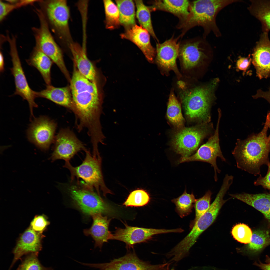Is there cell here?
Returning a JSON list of instances; mask_svg holds the SVG:
<instances>
[{
    "label": "cell",
    "instance_id": "cell-24",
    "mask_svg": "<svg viewBox=\"0 0 270 270\" xmlns=\"http://www.w3.org/2000/svg\"><path fill=\"white\" fill-rule=\"evenodd\" d=\"M36 97L45 98L56 104L67 108L73 111L74 104L70 89L68 86L55 87L47 85L44 89L35 92Z\"/></svg>",
    "mask_w": 270,
    "mask_h": 270
},
{
    "label": "cell",
    "instance_id": "cell-11",
    "mask_svg": "<svg viewBox=\"0 0 270 270\" xmlns=\"http://www.w3.org/2000/svg\"><path fill=\"white\" fill-rule=\"evenodd\" d=\"M7 36L6 39L9 44L12 64L10 70L14 77L16 87L14 95H20L27 101L32 116L33 108L38 106L35 101L36 98L35 91L30 88L28 82L18 56L16 38L13 36Z\"/></svg>",
    "mask_w": 270,
    "mask_h": 270
},
{
    "label": "cell",
    "instance_id": "cell-10",
    "mask_svg": "<svg viewBox=\"0 0 270 270\" xmlns=\"http://www.w3.org/2000/svg\"><path fill=\"white\" fill-rule=\"evenodd\" d=\"M39 2L41 4V10L47 22L70 44L72 42L68 26L70 11L66 1L39 0Z\"/></svg>",
    "mask_w": 270,
    "mask_h": 270
},
{
    "label": "cell",
    "instance_id": "cell-8",
    "mask_svg": "<svg viewBox=\"0 0 270 270\" xmlns=\"http://www.w3.org/2000/svg\"><path fill=\"white\" fill-rule=\"evenodd\" d=\"M231 184L228 180L223 181L220 189L209 209L197 220L190 233L181 240L184 246L190 248L201 234L214 222L221 208L227 201L224 199V197Z\"/></svg>",
    "mask_w": 270,
    "mask_h": 270
},
{
    "label": "cell",
    "instance_id": "cell-34",
    "mask_svg": "<svg viewBox=\"0 0 270 270\" xmlns=\"http://www.w3.org/2000/svg\"><path fill=\"white\" fill-rule=\"evenodd\" d=\"M103 2L106 28L111 30L118 28L120 22L119 12L117 6L111 0H104Z\"/></svg>",
    "mask_w": 270,
    "mask_h": 270
},
{
    "label": "cell",
    "instance_id": "cell-44",
    "mask_svg": "<svg viewBox=\"0 0 270 270\" xmlns=\"http://www.w3.org/2000/svg\"><path fill=\"white\" fill-rule=\"evenodd\" d=\"M254 264L259 267L261 270H270V263L265 264L260 262L258 263L255 262Z\"/></svg>",
    "mask_w": 270,
    "mask_h": 270
},
{
    "label": "cell",
    "instance_id": "cell-48",
    "mask_svg": "<svg viewBox=\"0 0 270 270\" xmlns=\"http://www.w3.org/2000/svg\"><path fill=\"white\" fill-rule=\"evenodd\" d=\"M230 176H232V175H230ZM233 176V178H234V177H233V176Z\"/></svg>",
    "mask_w": 270,
    "mask_h": 270
},
{
    "label": "cell",
    "instance_id": "cell-20",
    "mask_svg": "<svg viewBox=\"0 0 270 270\" xmlns=\"http://www.w3.org/2000/svg\"><path fill=\"white\" fill-rule=\"evenodd\" d=\"M42 235L31 227L22 234L13 250L14 258L8 270H10L15 262L24 255L31 253L38 254L42 250Z\"/></svg>",
    "mask_w": 270,
    "mask_h": 270
},
{
    "label": "cell",
    "instance_id": "cell-28",
    "mask_svg": "<svg viewBox=\"0 0 270 270\" xmlns=\"http://www.w3.org/2000/svg\"><path fill=\"white\" fill-rule=\"evenodd\" d=\"M248 9L260 22L262 32L270 31V0H251Z\"/></svg>",
    "mask_w": 270,
    "mask_h": 270
},
{
    "label": "cell",
    "instance_id": "cell-19",
    "mask_svg": "<svg viewBox=\"0 0 270 270\" xmlns=\"http://www.w3.org/2000/svg\"><path fill=\"white\" fill-rule=\"evenodd\" d=\"M252 62L260 79L270 77V40L268 33L262 32L253 48Z\"/></svg>",
    "mask_w": 270,
    "mask_h": 270
},
{
    "label": "cell",
    "instance_id": "cell-12",
    "mask_svg": "<svg viewBox=\"0 0 270 270\" xmlns=\"http://www.w3.org/2000/svg\"><path fill=\"white\" fill-rule=\"evenodd\" d=\"M171 262L152 265L140 259L135 252H130L110 262L98 264L84 263V265L99 270H170Z\"/></svg>",
    "mask_w": 270,
    "mask_h": 270
},
{
    "label": "cell",
    "instance_id": "cell-37",
    "mask_svg": "<svg viewBox=\"0 0 270 270\" xmlns=\"http://www.w3.org/2000/svg\"><path fill=\"white\" fill-rule=\"evenodd\" d=\"M232 234L234 238L239 242L248 244L251 241L252 232L248 226L240 223L234 227Z\"/></svg>",
    "mask_w": 270,
    "mask_h": 270
},
{
    "label": "cell",
    "instance_id": "cell-31",
    "mask_svg": "<svg viewBox=\"0 0 270 270\" xmlns=\"http://www.w3.org/2000/svg\"><path fill=\"white\" fill-rule=\"evenodd\" d=\"M167 116L170 122L176 127L180 128L183 125L184 119L180 104L172 90L170 92L168 100Z\"/></svg>",
    "mask_w": 270,
    "mask_h": 270
},
{
    "label": "cell",
    "instance_id": "cell-5",
    "mask_svg": "<svg viewBox=\"0 0 270 270\" xmlns=\"http://www.w3.org/2000/svg\"><path fill=\"white\" fill-rule=\"evenodd\" d=\"M84 160L80 165L74 167L69 161H65L63 167L68 169L71 174V181L76 178L84 181V183L90 188L95 190L100 196V191L106 196L112 192L106 186L103 179L101 169L102 158L92 156L88 151Z\"/></svg>",
    "mask_w": 270,
    "mask_h": 270
},
{
    "label": "cell",
    "instance_id": "cell-36",
    "mask_svg": "<svg viewBox=\"0 0 270 270\" xmlns=\"http://www.w3.org/2000/svg\"><path fill=\"white\" fill-rule=\"evenodd\" d=\"M20 260L21 262L17 270H53L52 268H46L41 264L38 258V254L31 253Z\"/></svg>",
    "mask_w": 270,
    "mask_h": 270
},
{
    "label": "cell",
    "instance_id": "cell-4",
    "mask_svg": "<svg viewBox=\"0 0 270 270\" xmlns=\"http://www.w3.org/2000/svg\"><path fill=\"white\" fill-rule=\"evenodd\" d=\"M218 80L216 79L206 86L190 88L182 82H178L179 96L188 117L204 123L210 121V107Z\"/></svg>",
    "mask_w": 270,
    "mask_h": 270
},
{
    "label": "cell",
    "instance_id": "cell-47",
    "mask_svg": "<svg viewBox=\"0 0 270 270\" xmlns=\"http://www.w3.org/2000/svg\"><path fill=\"white\" fill-rule=\"evenodd\" d=\"M269 112L270 122H269V128H270V112ZM268 137L269 138V139H270V135L269 136H268Z\"/></svg>",
    "mask_w": 270,
    "mask_h": 270
},
{
    "label": "cell",
    "instance_id": "cell-16",
    "mask_svg": "<svg viewBox=\"0 0 270 270\" xmlns=\"http://www.w3.org/2000/svg\"><path fill=\"white\" fill-rule=\"evenodd\" d=\"M56 124L53 120L45 116L35 119L27 131L30 142L41 150H48L53 142Z\"/></svg>",
    "mask_w": 270,
    "mask_h": 270
},
{
    "label": "cell",
    "instance_id": "cell-7",
    "mask_svg": "<svg viewBox=\"0 0 270 270\" xmlns=\"http://www.w3.org/2000/svg\"><path fill=\"white\" fill-rule=\"evenodd\" d=\"M40 22L38 28L33 30L36 41L35 47L49 57L60 68L66 78H71L64 63L62 52L50 32L48 24L42 11L36 10Z\"/></svg>",
    "mask_w": 270,
    "mask_h": 270
},
{
    "label": "cell",
    "instance_id": "cell-2",
    "mask_svg": "<svg viewBox=\"0 0 270 270\" xmlns=\"http://www.w3.org/2000/svg\"><path fill=\"white\" fill-rule=\"evenodd\" d=\"M269 122L268 112L260 132L245 140H238L232 152L238 168L256 176L260 174L261 166L270 162V139L267 136Z\"/></svg>",
    "mask_w": 270,
    "mask_h": 270
},
{
    "label": "cell",
    "instance_id": "cell-18",
    "mask_svg": "<svg viewBox=\"0 0 270 270\" xmlns=\"http://www.w3.org/2000/svg\"><path fill=\"white\" fill-rule=\"evenodd\" d=\"M210 46L204 38H196L180 45L178 57L183 68L189 70L198 65L207 57L205 50Z\"/></svg>",
    "mask_w": 270,
    "mask_h": 270
},
{
    "label": "cell",
    "instance_id": "cell-33",
    "mask_svg": "<svg viewBox=\"0 0 270 270\" xmlns=\"http://www.w3.org/2000/svg\"><path fill=\"white\" fill-rule=\"evenodd\" d=\"M196 199L192 193L188 194L185 190L182 195L172 200L176 206V212L181 218L186 216L192 212Z\"/></svg>",
    "mask_w": 270,
    "mask_h": 270
},
{
    "label": "cell",
    "instance_id": "cell-1",
    "mask_svg": "<svg viewBox=\"0 0 270 270\" xmlns=\"http://www.w3.org/2000/svg\"><path fill=\"white\" fill-rule=\"evenodd\" d=\"M75 66L70 82L74 104L72 112L80 125L86 127L94 126L100 122L102 98L96 81L88 80Z\"/></svg>",
    "mask_w": 270,
    "mask_h": 270
},
{
    "label": "cell",
    "instance_id": "cell-27",
    "mask_svg": "<svg viewBox=\"0 0 270 270\" xmlns=\"http://www.w3.org/2000/svg\"><path fill=\"white\" fill-rule=\"evenodd\" d=\"M26 62L39 71L47 85H51V69L53 62L49 57L35 47Z\"/></svg>",
    "mask_w": 270,
    "mask_h": 270
},
{
    "label": "cell",
    "instance_id": "cell-38",
    "mask_svg": "<svg viewBox=\"0 0 270 270\" xmlns=\"http://www.w3.org/2000/svg\"><path fill=\"white\" fill-rule=\"evenodd\" d=\"M212 194L211 191L208 190L203 196L196 200L194 205L195 210V217L192 222V226L197 220L209 208L211 205L210 203Z\"/></svg>",
    "mask_w": 270,
    "mask_h": 270
},
{
    "label": "cell",
    "instance_id": "cell-13",
    "mask_svg": "<svg viewBox=\"0 0 270 270\" xmlns=\"http://www.w3.org/2000/svg\"><path fill=\"white\" fill-rule=\"evenodd\" d=\"M218 118L216 128L214 134L211 136L207 142L201 146L196 152L192 156L188 157H182L178 162L181 163L194 161H199L208 163L213 167L214 171V180H218L217 173H220V170L217 166L216 159L217 157L222 160L226 161L223 155L219 144V127L221 113L218 112Z\"/></svg>",
    "mask_w": 270,
    "mask_h": 270
},
{
    "label": "cell",
    "instance_id": "cell-14",
    "mask_svg": "<svg viewBox=\"0 0 270 270\" xmlns=\"http://www.w3.org/2000/svg\"><path fill=\"white\" fill-rule=\"evenodd\" d=\"M124 224V228H116L111 240L124 242L128 249L132 248L136 244L146 242L155 234L170 232L180 233L184 231V230L181 228L169 230L146 228L132 226L126 223Z\"/></svg>",
    "mask_w": 270,
    "mask_h": 270
},
{
    "label": "cell",
    "instance_id": "cell-46",
    "mask_svg": "<svg viewBox=\"0 0 270 270\" xmlns=\"http://www.w3.org/2000/svg\"><path fill=\"white\" fill-rule=\"evenodd\" d=\"M266 262L268 264L270 263V257L268 256H266Z\"/></svg>",
    "mask_w": 270,
    "mask_h": 270
},
{
    "label": "cell",
    "instance_id": "cell-23",
    "mask_svg": "<svg viewBox=\"0 0 270 270\" xmlns=\"http://www.w3.org/2000/svg\"><path fill=\"white\" fill-rule=\"evenodd\" d=\"M151 4L149 6L151 12L159 10L170 12L179 19V25L186 21L190 14V2L188 0H156Z\"/></svg>",
    "mask_w": 270,
    "mask_h": 270
},
{
    "label": "cell",
    "instance_id": "cell-6",
    "mask_svg": "<svg viewBox=\"0 0 270 270\" xmlns=\"http://www.w3.org/2000/svg\"><path fill=\"white\" fill-rule=\"evenodd\" d=\"M94 190L79 181L66 188L73 204L84 214L91 216L96 213L110 214L109 206Z\"/></svg>",
    "mask_w": 270,
    "mask_h": 270
},
{
    "label": "cell",
    "instance_id": "cell-22",
    "mask_svg": "<svg viewBox=\"0 0 270 270\" xmlns=\"http://www.w3.org/2000/svg\"><path fill=\"white\" fill-rule=\"evenodd\" d=\"M102 214L96 213L92 215L93 220L92 226L84 230L86 236H90L95 241L94 248L98 247L100 249L104 243L111 240L112 235L108 230L111 219H108L107 216H104Z\"/></svg>",
    "mask_w": 270,
    "mask_h": 270
},
{
    "label": "cell",
    "instance_id": "cell-32",
    "mask_svg": "<svg viewBox=\"0 0 270 270\" xmlns=\"http://www.w3.org/2000/svg\"><path fill=\"white\" fill-rule=\"evenodd\" d=\"M136 7V16L142 26L147 30L158 42L152 23L150 12L149 6H146L142 0H135Z\"/></svg>",
    "mask_w": 270,
    "mask_h": 270
},
{
    "label": "cell",
    "instance_id": "cell-35",
    "mask_svg": "<svg viewBox=\"0 0 270 270\" xmlns=\"http://www.w3.org/2000/svg\"><path fill=\"white\" fill-rule=\"evenodd\" d=\"M149 195L145 190L138 189L130 194L123 205L126 207H140L146 205L150 201Z\"/></svg>",
    "mask_w": 270,
    "mask_h": 270
},
{
    "label": "cell",
    "instance_id": "cell-41",
    "mask_svg": "<svg viewBox=\"0 0 270 270\" xmlns=\"http://www.w3.org/2000/svg\"><path fill=\"white\" fill-rule=\"evenodd\" d=\"M268 170L266 175L262 177L261 174L254 182L256 186H261L264 188L267 189L270 191V163L267 165Z\"/></svg>",
    "mask_w": 270,
    "mask_h": 270
},
{
    "label": "cell",
    "instance_id": "cell-42",
    "mask_svg": "<svg viewBox=\"0 0 270 270\" xmlns=\"http://www.w3.org/2000/svg\"><path fill=\"white\" fill-rule=\"evenodd\" d=\"M250 55L246 57H240L236 62L238 68L240 70L245 72L249 68L252 62Z\"/></svg>",
    "mask_w": 270,
    "mask_h": 270
},
{
    "label": "cell",
    "instance_id": "cell-9",
    "mask_svg": "<svg viewBox=\"0 0 270 270\" xmlns=\"http://www.w3.org/2000/svg\"><path fill=\"white\" fill-rule=\"evenodd\" d=\"M212 124L203 123L194 127L186 128L176 132L173 138L172 146L182 157L190 156L196 150L202 140L210 132Z\"/></svg>",
    "mask_w": 270,
    "mask_h": 270
},
{
    "label": "cell",
    "instance_id": "cell-40",
    "mask_svg": "<svg viewBox=\"0 0 270 270\" xmlns=\"http://www.w3.org/2000/svg\"><path fill=\"white\" fill-rule=\"evenodd\" d=\"M50 222L43 215L36 216L30 224L31 228L34 231L42 234L49 224Z\"/></svg>",
    "mask_w": 270,
    "mask_h": 270
},
{
    "label": "cell",
    "instance_id": "cell-15",
    "mask_svg": "<svg viewBox=\"0 0 270 270\" xmlns=\"http://www.w3.org/2000/svg\"><path fill=\"white\" fill-rule=\"evenodd\" d=\"M82 150L88 151L74 133L68 129H62L56 137L53 152L49 159L52 162L59 159L69 161Z\"/></svg>",
    "mask_w": 270,
    "mask_h": 270
},
{
    "label": "cell",
    "instance_id": "cell-30",
    "mask_svg": "<svg viewBox=\"0 0 270 270\" xmlns=\"http://www.w3.org/2000/svg\"><path fill=\"white\" fill-rule=\"evenodd\" d=\"M270 244V236L268 230H258L252 232L250 242L246 248L251 254L256 255Z\"/></svg>",
    "mask_w": 270,
    "mask_h": 270
},
{
    "label": "cell",
    "instance_id": "cell-17",
    "mask_svg": "<svg viewBox=\"0 0 270 270\" xmlns=\"http://www.w3.org/2000/svg\"><path fill=\"white\" fill-rule=\"evenodd\" d=\"M172 37L162 43L156 45V60L162 72L166 75L172 71L179 78L182 75L176 64L180 44L178 39Z\"/></svg>",
    "mask_w": 270,
    "mask_h": 270
},
{
    "label": "cell",
    "instance_id": "cell-21",
    "mask_svg": "<svg viewBox=\"0 0 270 270\" xmlns=\"http://www.w3.org/2000/svg\"><path fill=\"white\" fill-rule=\"evenodd\" d=\"M150 34L142 26L135 24L126 29L120 34L122 38L129 40L136 44L141 50L148 61L152 63L156 54V50L152 45Z\"/></svg>",
    "mask_w": 270,
    "mask_h": 270
},
{
    "label": "cell",
    "instance_id": "cell-43",
    "mask_svg": "<svg viewBox=\"0 0 270 270\" xmlns=\"http://www.w3.org/2000/svg\"><path fill=\"white\" fill-rule=\"evenodd\" d=\"M252 97L254 99L259 98H264L270 104V86L267 91H264L260 89L258 90L256 94L252 96Z\"/></svg>",
    "mask_w": 270,
    "mask_h": 270
},
{
    "label": "cell",
    "instance_id": "cell-45",
    "mask_svg": "<svg viewBox=\"0 0 270 270\" xmlns=\"http://www.w3.org/2000/svg\"><path fill=\"white\" fill-rule=\"evenodd\" d=\"M4 58L2 52H0V72L4 71Z\"/></svg>",
    "mask_w": 270,
    "mask_h": 270
},
{
    "label": "cell",
    "instance_id": "cell-26",
    "mask_svg": "<svg viewBox=\"0 0 270 270\" xmlns=\"http://www.w3.org/2000/svg\"><path fill=\"white\" fill-rule=\"evenodd\" d=\"M69 46L75 65L79 72L90 80L96 81V70L88 58L84 49L76 42H72Z\"/></svg>",
    "mask_w": 270,
    "mask_h": 270
},
{
    "label": "cell",
    "instance_id": "cell-3",
    "mask_svg": "<svg viewBox=\"0 0 270 270\" xmlns=\"http://www.w3.org/2000/svg\"><path fill=\"white\" fill-rule=\"evenodd\" d=\"M238 0H200L190 2V14L186 21L178 26L182 29L181 36L195 26L203 28V38H206L211 32L219 37L221 34L217 25L216 18L218 12L224 8Z\"/></svg>",
    "mask_w": 270,
    "mask_h": 270
},
{
    "label": "cell",
    "instance_id": "cell-29",
    "mask_svg": "<svg viewBox=\"0 0 270 270\" xmlns=\"http://www.w3.org/2000/svg\"><path fill=\"white\" fill-rule=\"evenodd\" d=\"M119 13L120 24L126 29L136 24L134 3L132 0H116Z\"/></svg>",
    "mask_w": 270,
    "mask_h": 270
},
{
    "label": "cell",
    "instance_id": "cell-25",
    "mask_svg": "<svg viewBox=\"0 0 270 270\" xmlns=\"http://www.w3.org/2000/svg\"><path fill=\"white\" fill-rule=\"evenodd\" d=\"M234 198L241 201L261 212L270 228V193L251 194L246 193L230 194Z\"/></svg>",
    "mask_w": 270,
    "mask_h": 270
},
{
    "label": "cell",
    "instance_id": "cell-39",
    "mask_svg": "<svg viewBox=\"0 0 270 270\" xmlns=\"http://www.w3.org/2000/svg\"><path fill=\"white\" fill-rule=\"evenodd\" d=\"M27 5L24 0H18L15 4H11L0 0V21H2L10 12L17 8Z\"/></svg>",
    "mask_w": 270,
    "mask_h": 270
}]
</instances>
